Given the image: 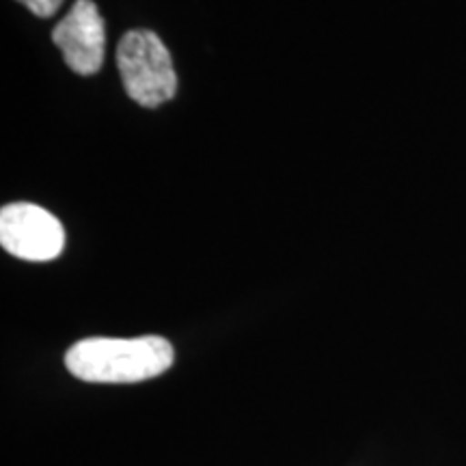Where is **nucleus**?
Wrapping results in <instances>:
<instances>
[{
  "instance_id": "1",
  "label": "nucleus",
  "mask_w": 466,
  "mask_h": 466,
  "mask_svg": "<svg viewBox=\"0 0 466 466\" xmlns=\"http://www.w3.org/2000/svg\"><path fill=\"white\" fill-rule=\"evenodd\" d=\"M173 359V346L158 335L89 337L67 350L66 367L83 382L134 384L165 374Z\"/></svg>"
},
{
  "instance_id": "2",
  "label": "nucleus",
  "mask_w": 466,
  "mask_h": 466,
  "mask_svg": "<svg viewBox=\"0 0 466 466\" xmlns=\"http://www.w3.org/2000/svg\"><path fill=\"white\" fill-rule=\"evenodd\" d=\"M116 67L130 100L145 108L160 106L177 91L173 58L154 31L126 33L116 46Z\"/></svg>"
},
{
  "instance_id": "3",
  "label": "nucleus",
  "mask_w": 466,
  "mask_h": 466,
  "mask_svg": "<svg viewBox=\"0 0 466 466\" xmlns=\"http://www.w3.org/2000/svg\"><path fill=\"white\" fill-rule=\"evenodd\" d=\"M0 244L26 261L56 259L66 247V229L48 209L33 203H11L0 209Z\"/></svg>"
},
{
  "instance_id": "4",
  "label": "nucleus",
  "mask_w": 466,
  "mask_h": 466,
  "mask_svg": "<svg viewBox=\"0 0 466 466\" xmlns=\"http://www.w3.org/2000/svg\"><path fill=\"white\" fill-rule=\"evenodd\" d=\"M52 42L78 76L100 72L106 52V28L93 0H76L69 14L52 31Z\"/></svg>"
},
{
  "instance_id": "5",
  "label": "nucleus",
  "mask_w": 466,
  "mask_h": 466,
  "mask_svg": "<svg viewBox=\"0 0 466 466\" xmlns=\"http://www.w3.org/2000/svg\"><path fill=\"white\" fill-rule=\"evenodd\" d=\"M17 3L25 5V7L37 17H50L61 9L63 0H17Z\"/></svg>"
}]
</instances>
